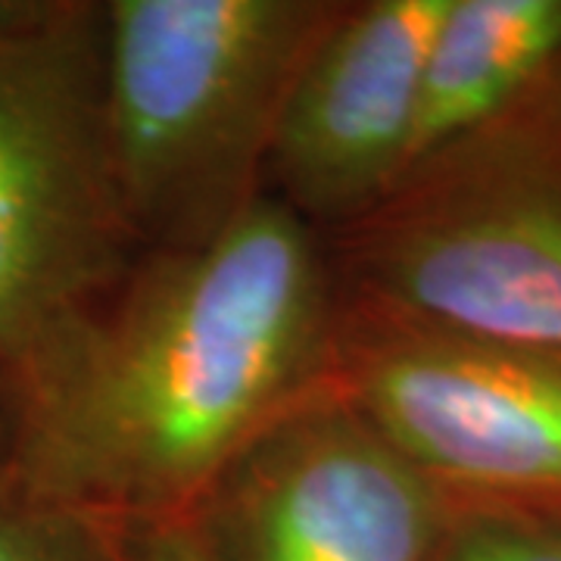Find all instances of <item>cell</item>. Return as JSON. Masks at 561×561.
<instances>
[{"label":"cell","instance_id":"1","mask_svg":"<svg viewBox=\"0 0 561 561\" xmlns=\"http://www.w3.org/2000/svg\"><path fill=\"white\" fill-rule=\"evenodd\" d=\"M337 328L324 241L272 194L206 247L140 253L16 400L7 490L116 530L194 522L331 383Z\"/></svg>","mask_w":561,"mask_h":561},{"label":"cell","instance_id":"2","mask_svg":"<svg viewBox=\"0 0 561 561\" xmlns=\"http://www.w3.org/2000/svg\"><path fill=\"white\" fill-rule=\"evenodd\" d=\"M343 0H106L103 94L140 253L197 250L268 194L302 66Z\"/></svg>","mask_w":561,"mask_h":561},{"label":"cell","instance_id":"3","mask_svg":"<svg viewBox=\"0 0 561 561\" xmlns=\"http://www.w3.org/2000/svg\"><path fill=\"white\" fill-rule=\"evenodd\" d=\"M321 241L343 306L561 356V57Z\"/></svg>","mask_w":561,"mask_h":561},{"label":"cell","instance_id":"4","mask_svg":"<svg viewBox=\"0 0 561 561\" xmlns=\"http://www.w3.org/2000/svg\"><path fill=\"white\" fill-rule=\"evenodd\" d=\"M110 150L103 3L0 41V371L13 409L138 262Z\"/></svg>","mask_w":561,"mask_h":561},{"label":"cell","instance_id":"5","mask_svg":"<svg viewBox=\"0 0 561 561\" xmlns=\"http://www.w3.org/2000/svg\"><path fill=\"white\" fill-rule=\"evenodd\" d=\"M331 383L453 500L561 512V356L341 302Z\"/></svg>","mask_w":561,"mask_h":561},{"label":"cell","instance_id":"6","mask_svg":"<svg viewBox=\"0 0 561 561\" xmlns=\"http://www.w3.org/2000/svg\"><path fill=\"white\" fill-rule=\"evenodd\" d=\"M453 496L328 383L272 424L197 512L216 561H434Z\"/></svg>","mask_w":561,"mask_h":561},{"label":"cell","instance_id":"7","mask_svg":"<svg viewBox=\"0 0 561 561\" xmlns=\"http://www.w3.org/2000/svg\"><path fill=\"white\" fill-rule=\"evenodd\" d=\"M449 0H343L280 119L272 197L331 238L387 197L412 157L421 69Z\"/></svg>","mask_w":561,"mask_h":561},{"label":"cell","instance_id":"8","mask_svg":"<svg viewBox=\"0 0 561 561\" xmlns=\"http://www.w3.org/2000/svg\"><path fill=\"white\" fill-rule=\"evenodd\" d=\"M559 57L561 0H449L421 69L409 165L512 106Z\"/></svg>","mask_w":561,"mask_h":561},{"label":"cell","instance_id":"9","mask_svg":"<svg viewBox=\"0 0 561 561\" xmlns=\"http://www.w3.org/2000/svg\"><path fill=\"white\" fill-rule=\"evenodd\" d=\"M0 561H128V549L106 522L0 490Z\"/></svg>","mask_w":561,"mask_h":561},{"label":"cell","instance_id":"10","mask_svg":"<svg viewBox=\"0 0 561 561\" xmlns=\"http://www.w3.org/2000/svg\"><path fill=\"white\" fill-rule=\"evenodd\" d=\"M434 561H561V512L453 500Z\"/></svg>","mask_w":561,"mask_h":561},{"label":"cell","instance_id":"11","mask_svg":"<svg viewBox=\"0 0 561 561\" xmlns=\"http://www.w3.org/2000/svg\"><path fill=\"white\" fill-rule=\"evenodd\" d=\"M122 534H125L128 561H216L197 522L153 524Z\"/></svg>","mask_w":561,"mask_h":561},{"label":"cell","instance_id":"12","mask_svg":"<svg viewBox=\"0 0 561 561\" xmlns=\"http://www.w3.org/2000/svg\"><path fill=\"white\" fill-rule=\"evenodd\" d=\"M60 0H0V41L44 22Z\"/></svg>","mask_w":561,"mask_h":561},{"label":"cell","instance_id":"13","mask_svg":"<svg viewBox=\"0 0 561 561\" xmlns=\"http://www.w3.org/2000/svg\"><path fill=\"white\" fill-rule=\"evenodd\" d=\"M13 434H16V412L13 397L0 371V490L10 486V465H13Z\"/></svg>","mask_w":561,"mask_h":561}]
</instances>
